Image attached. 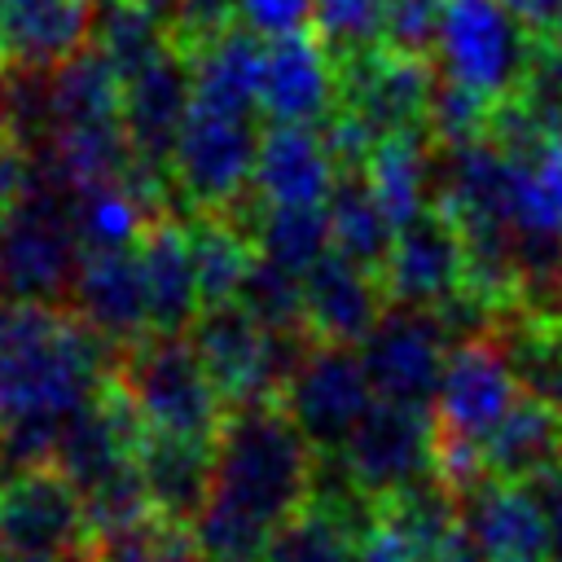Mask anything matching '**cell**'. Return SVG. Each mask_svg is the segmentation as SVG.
<instances>
[{
  "label": "cell",
  "mask_w": 562,
  "mask_h": 562,
  "mask_svg": "<svg viewBox=\"0 0 562 562\" xmlns=\"http://www.w3.org/2000/svg\"><path fill=\"white\" fill-rule=\"evenodd\" d=\"M92 40V0H0V66L48 75Z\"/></svg>",
  "instance_id": "e0dca14e"
},
{
  "label": "cell",
  "mask_w": 562,
  "mask_h": 562,
  "mask_svg": "<svg viewBox=\"0 0 562 562\" xmlns=\"http://www.w3.org/2000/svg\"><path fill=\"white\" fill-rule=\"evenodd\" d=\"M307 31L334 61L382 48V0H312Z\"/></svg>",
  "instance_id": "e575fe53"
},
{
  "label": "cell",
  "mask_w": 562,
  "mask_h": 562,
  "mask_svg": "<svg viewBox=\"0 0 562 562\" xmlns=\"http://www.w3.org/2000/svg\"><path fill=\"white\" fill-rule=\"evenodd\" d=\"M338 167L325 149L321 127L268 123L255 158V189L277 206H321L329 202Z\"/></svg>",
  "instance_id": "ffe728a7"
},
{
  "label": "cell",
  "mask_w": 562,
  "mask_h": 562,
  "mask_svg": "<svg viewBox=\"0 0 562 562\" xmlns=\"http://www.w3.org/2000/svg\"><path fill=\"white\" fill-rule=\"evenodd\" d=\"M303 303H307L312 338L316 342H342V347H360L386 312L382 281L373 272L347 263L338 250H329L303 277Z\"/></svg>",
  "instance_id": "d6986e66"
},
{
  "label": "cell",
  "mask_w": 562,
  "mask_h": 562,
  "mask_svg": "<svg viewBox=\"0 0 562 562\" xmlns=\"http://www.w3.org/2000/svg\"><path fill=\"white\" fill-rule=\"evenodd\" d=\"M321 136H325V149H329V158H334L338 171H364L369 158H373V149H378V140H382V136H378L356 110H347V105H334V114L321 123Z\"/></svg>",
  "instance_id": "ab89813d"
},
{
  "label": "cell",
  "mask_w": 562,
  "mask_h": 562,
  "mask_svg": "<svg viewBox=\"0 0 562 562\" xmlns=\"http://www.w3.org/2000/svg\"><path fill=\"white\" fill-rule=\"evenodd\" d=\"M92 522L79 487L48 461L0 479V558L18 562H83Z\"/></svg>",
  "instance_id": "8992f818"
},
{
  "label": "cell",
  "mask_w": 562,
  "mask_h": 562,
  "mask_svg": "<svg viewBox=\"0 0 562 562\" xmlns=\"http://www.w3.org/2000/svg\"><path fill=\"white\" fill-rule=\"evenodd\" d=\"M140 474H145V492H149L154 514L193 527L206 496H211L215 443L149 435L145 448H140Z\"/></svg>",
  "instance_id": "d4e9b609"
},
{
  "label": "cell",
  "mask_w": 562,
  "mask_h": 562,
  "mask_svg": "<svg viewBox=\"0 0 562 562\" xmlns=\"http://www.w3.org/2000/svg\"><path fill=\"white\" fill-rule=\"evenodd\" d=\"M114 378L127 386L149 435L215 443L228 417V404L189 334H145L114 356Z\"/></svg>",
  "instance_id": "277c9868"
},
{
  "label": "cell",
  "mask_w": 562,
  "mask_h": 562,
  "mask_svg": "<svg viewBox=\"0 0 562 562\" xmlns=\"http://www.w3.org/2000/svg\"><path fill=\"white\" fill-rule=\"evenodd\" d=\"M382 294L400 307H435L465 281V237L439 211L426 206L413 224L395 233L391 259L382 268Z\"/></svg>",
  "instance_id": "9a60e30c"
},
{
  "label": "cell",
  "mask_w": 562,
  "mask_h": 562,
  "mask_svg": "<svg viewBox=\"0 0 562 562\" xmlns=\"http://www.w3.org/2000/svg\"><path fill=\"white\" fill-rule=\"evenodd\" d=\"M483 461L492 483H531L536 474L562 465V408L522 391L483 439Z\"/></svg>",
  "instance_id": "cb8c5ba5"
},
{
  "label": "cell",
  "mask_w": 562,
  "mask_h": 562,
  "mask_svg": "<svg viewBox=\"0 0 562 562\" xmlns=\"http://www.w3.org/2000/svg\"><path fill=\"white\" fill-rule=\"evenodd\" d=\"M549 40H553V44H558V48H562V22H558V26H553V35H549Z\"/></svg>",
  "instance_id": "c3c4849f"
},
{
  "label": "cell",
  "mask_w": 562,
  "mask_h": 562,
  "mask_svg": "<svg viewBox=\"0 0 562 562\" xmlns=\"http://www.w3.org/2000/svg\"><path fill=\"white\" fill-rule=\"evenodd\" d=\"M338 105V70L312 31L268 40L263 66V114L268 123L321 127Z\"/></svg>",
  "instance_id": "ac0fdd59"
},
{
  "label": "cell",
  "mask_w": 562,
  "mask_h": 562,
  "mask_svg": "<svg viewBox=\"0 0 562 562\" xmlns=\"http://www.w3.org/2000/svg\"><path fill=\"white\" fill-rule=\"evenodd\" d=\"M237 303L263 325V329H307V303H303V277L255 255Z\"/></svg>",
  "instance_id": "836d02e7"
},
{
  "label": "cell",
  "mask_w": 562,
  "mask_h": 562,
  "mask_svg": "<svg viewBox=\"0 0 562 562\" xmlns=\"http://www.w3.org/2000/svg\"><path fill=\"white\" fill-rule=\"evenodd\" d=\"M334 70H338V105L356 110L378 136L426 132V105L439 79V61L369 48L347 61H334Z\"/></svg>",
  "instance_id": "8fae6325"
},
{
  "label": "cell",
  "mask_w": 562,
  "mask_h": 562,
  "mask_svg": "<svg viewBox=\"0 0 562 562\" xmlns=\"http://www.w3.org/2000/svg\"><path fill=\"white\" fill-rule=\"evenodd\" d=\"M0 562H18V558H0Z\"/></svg>",
  "instance_id": "681fc988"
},
{
  "label": "cell",
  "mask_w": 562,
  "mask_h": 562,
  "mask_svg": "<svg viewBox=\"0 0 562 562\" xmlns=\"http://www.w3.org/2000/svg\"><path fill=\"white\" fill-rule=\"evenodd\" d=\"M259 127L241 114H220L206 105H193L176 154H171V180L184 211H228L241 193L255 189V158H259Z\"/></svg>",
  "instance_id": "ba28073f"
},
{
  "label": "cell",
  "mask_w": 562,
  "mask_h": 562,
  "mask_svg": "<svg viewBox=\"0 0 562 562\" xmlns=\"http://www.w3.org/2000/svg\"><path fill=\"white\" fill-rule=\"evenodd\" d=\"M518 395L522 386H518V373L501 338H470L448 351L430 417H435V430L483 443L492 426L514 408Z\"/></svg>",
  "instance_id": "4fadbf2b"
},
{
  "label": "cell",
  "mask_w": 562,
  "mask_h": 562,
  "mask_svg": "<svg viewBox=\"0 0 562 562\" xmlns=\"http://www.w3.org/2000/svg\"><path fill=\"white\" fill-rule=\"evenodd\" d=\"M255 250L299 277H307L329 250H334V233H329V211L321 206H277L268 202L255 228Z\"/></svg>",
  "instance_id": "4dcf8cb0"
},
{
  "label": "cell",
  "mask_w": 562,
  "mask_h": 562,
  "mask_svg": "<svg viewBox=\"0 0 562 562\" xmlns=\"http://www.w3.org/2000/svg\"><path fill=\"white\" fill-rule=\"evenodd\" d=\"M325 211H329L334 250H338L347 263H356V268L382 277V268H386V259H391V246H395V228H391V220L382 215V206H378V198H373L364 171H338Z\"/></svg>",
  "instance_id": "f1b7e54d"
},
{
  "label": "cell",
  "mask_w": 562,
  "mask_h": 562,
  "mask_svg": "<svg viewBox=\"0 0 562 562\" xmlns=\"http://www.w3.org/2000/svg\"><path fill=\"white\" fill-rule=\"evenodd\" d=\"M443 9L448 0H382V48L435 61Z\"/></svg>",
  "instance_id": "8d00e7d4"
},
{
  "label": "cell",
  "mask_w": 562,
  "mask_h": 562,
  "mask_svg": "<svg viewBox=\"0 0 562 562\" xmlns=\"http://www.w3.org/2000/svg\"><path fill=\"white\" fill-rule=\"evenodd\" d=\"M325 461H338L356 492L386 505L435 474V417L422 404L378 395L347 435L342 452Z\"/></svg>",
  "instance_id": "52a82bcc"
},
{
  "label": "cell",
  "mask_w": 562,
  "mask_h": 562,
  "mask_svg": "<svg viewBox=\"0 0 562 562\" xmlns=\"http://www.w3.org/2000/svg\"><path fill=\"white\" fill-rule=\"evenodd\" d=\"M70 193L31 167L26 189L0 220V294L13 303H66L83 241L75 233Z\"/></svg>",
  "instance_id": "3957f363"
},
{
  "label": "cell",
  "mask_w": 562,
  "mask_h": 562,
  "mask_svg": "<svg viewBox=\"0 0 562 562\" xmlns=\"http://www.w3.org/2000/svg\"><path fill=\"white\" fill-rule=\"evenodd\" d=\"M316 452L285 404H237L215 435L211 496L193 522L206 562H259L272 531L312 501Z\"/></svg>",
  "instance_id": "6da1fadb"
},
{
  "label": "cell",
  "mask_w": 562,
  "mask_h": 562,
  "mask_svg": "<svg viewBox=\"0 0 562 562\" xmlns=\"http://www.w3.org/2000/svg\"><path fill=\"white\" fill-rule=\"evenodd\" d=\"M237 13L250 31L263 40H281L294 31H307L312 22V0H237Z\"/></svg>",
  "instance_id": "b9f144b4"
},
{
  "label": "cell",
  "mask_w": 562,
  "mask_h": 562,
  "mask_svg": "<svg viewBox=\"0 0 562 562\" xmlns=\"http://www.w3.org/2000/svg\"><path fill=\"white\" fill-rule=\"evenodd\" d=\"M114 356L70 303H18L0 334V430H61L114 373Z\"/></svg>",
  "instance_id": "7a4b0ae2"
},
{
  "label": "cell",
  "mask_w": 562,
  "mask_h": 562,
  "mask_svg": "<svg viewBox=\"0 0 562 562\" xmlns=\"http://www.w3.org/2000/svg\"><path fill=\"white\" fill-rule=\"evenodd\" d=\"M237 18H241V13H237V0H180L176 18H171V26H167V40H171L180 53L198 57L206 44H215L224 31H233Z\"/></svg>",
  "instance_id": "f35d334b"
},
{
  "label": "cell",
  "mask_w": 562,
  "mask_h": 562,
  "mask_svg": "<svg viewBox=\"0 0 562 562\" xmlns=\"http://www.w3.org/2000/svg\"><path fill=\"white\" fill-rule=\"evenodd\" d=\"M527 487H531V496H536V505L544 514V527H549V540H553V558H562V465L536 474Z\"/></svg>",
  "instance_id": "ee69618b"
},
{
  "label": "cell",
  "mask_w": 562,
  "mask_h": 562,
  "mask_svg": "<svg viewBox=\"0 0 562 562\" xmlns=\"http://www.w3.org/2000/svg\"><path fill=\"white\" fill-rule=\"evenodd\" d=\"M518 97L540 119V127L553 140H562V48L553 40H536L531 61H527V75L518 83Z\"/></svg>",
  "instance_id": "74e56055"
},
{
  "label": "cell",
  "mask_w": 562,
  "mask_h": 562,
  "mask_svg": "<svg viewBox=\"0 0 562 562\" xmlns=\"http://www.w3.org/2000/svg\"><path fill=\"white\" fill-rule=\"evenodd\" d=\"M356 562H422V553H417L408 527L400 522V514L378 505L373 522L356 540Z\"/></svg>",
  "instance_id": "60d3db41"
},
{
  "label": "cell",
  "mask_w": 562,
  "mask_h": 562,
  "mask_svg": "<svg viewBox=\"0 0 562 562\" xmlns=\"http://www.w3.org/2000/svg\"><path fill=\"white\" fill-rule=\"evenodd\" d=\"M13 307H18V303L0 294V334H4V325H9V316H13Z\"/></svg>",
  "instance_id": "7dc6e473"
},
{
  "label": "cell",
  "mask_w": 562,
  "mask_h": 562,
  "mask_svg": "<svg viewBox=\"0 0 562 562\" xmlns=\"http://www.w3.org/2000/svg\"><path fill=\"white\" fill-rule=\"evenodd\" d=\"M373 400L378 391L364 373L360 347H342V342H312V351L303 356V364L294 369L281 395L285 413L294 417V426L303 430L316 457H338Z\"/></svg>",
  "instance_id": "30bf717a"
},
{
  "label": "cell",
  "mask_w": 562,
  "mask_h": 562,
  "mask_svg": "<svg viewBox=\"0 0 562 562\" xmlns=\"http://www.w3.org/2000/svg\"><path fill=\"white\" fill-rule=\"evenodd\" d=\"M448 351L452 347H448V334L439 329L435 312L430 307H400V303H386L382 321L360 342V360H364L373 391L382 400L422 404V408L435 404Z\"/></svg>",
  "instance_id": "7c38bea8"
},
{
  "label": "cell",
  "mask_w": 562,
  "mask_h": 562,
  "mask_svg": "<svg viewBox=\"0 0 562 562\" xmlns=\"http://www.w3.org/2000/svg\"><path fill=\"white\" fill-rule=\"evenodd\" d=\"M531 48L536 35H527L501 0H448L435 61L448 79L501 101L518 92Z\"/></svg>",
  "instance_id": "9c48e42d"
},
{
  "label": "cell",
  "mask_w": 562,
  "mask_h": 562,
  "mask_svg": "<svg viewBox=\"0 0 562 562\" xmlns=\"http://www.w3.org/2000/svg\"><path fill=\"white\" fill-rule=\"evenodd\" d=\"M4 105H9V70L0 66V127H4Z\"/></svg>",
  "instance_id": "bcb514c9"
},
{
  "label": "cell",
  "mask_w": 562,
  "mask_h": 562,
  "mask_svg": "<svg viewBox=\"0 0 562 562\" xmlns=\"http://www.w3.org/2000/svg\"><path fill=\"white\" fill-rule=\"evenodd\" d=\"M184 233H189V250H193L202 307L237 303L241 281L259 255L255 237L224 211H184Z\"/></svg>",
  "instance_id": "4316f807"
},
{
  "label": "cell",
  "mask_w": 562,
  "mask_h": 562,
  "mask_svg": "<svg viewBox=\"0 0 562 562\" xmlns=\"http://www.w3.org/2000/svg\"><path fill=\"white\" fill-rule=\"evenodd\" d=\"M101 123H123V75L88 44L70 61L48 70V136Z\"/></svg>",
  "instance_id": "484cf974"
},
{
  "label": "cell",
  "mask_w": 562,
  "mask_h": 562,
  "mask_svg": "<svg viewBox=\"0 0 562 562\" xmlns=\"http://www.w3.org/2000/svg\"><path fill=\"white\" fill-rule=\"evenodd\" d=\"M136 259H140L145 290H149L154 334H189L193 321L202 316V294H198V272H193L184 215L149 220V228L136 241Z\"/></svg>",
  "instance_id": "44dd1931"
},
{
  "label": "cell",
  "mask_w": 562,
  "mask_h": 562,
  "mask_svg": "<svg viewBox=\"0 0 562 562\" xmlns=\"http://www.w3.org/2000/svg\"><path fill=\"white\" fill-rule=\"evenodd\" d=\"M553 562H562V558H553Z\"/></svg>",
  "instance_id": "f907efd6"
},
{
  "label": "cell",
  "mask_w": 562,
  "mask_h": 562,
  "mask_svg": "<svg viewBox=\"0 0 562 562\" xmlns=\"http://www.w3.org/2000/svg\"><path fill=\"white\" fill-rule=\"evenodd\" d=\"M83 562H206V558L198 549L193 527L149 514L123 531L92 536V549Z\"/></svg>",
  "instance_id": "d6a6232c"
},
{
  "label": "cell",
  "mask_w": 562,
  "mask_h": 562,
  "mask_svg": "<svg viewBox=\"0 0 562 562\" xmlns=\"http://www.w3.org/2000/svg\"><path fill=\"white\" fill-rule=\"evenodd\" d=\"M189 338L228 408L263 400L281 404L294 369L316 342L312 329H263L241 303L202 307Z\"/></svg>",
  "instance_id": "5b68a950"
},
{
  "label": "cell",
  "mask_w": 562,
  "mask_h": 562,
  "mask_svg": "<svg viewBox=\"0 0 562 562\" xmlns=\"http://www.w3.org/2000/svg\"><path fill=\"white\" fill-rule=\"evenodd\" d=\"M26 176H31V154L0 127V220L18 202V193L26 189Z\"/></svg>",
  "instance_id": "7bdbcfd3"
},
{
  "label": "cell",
  "mask_w": 562,
  "mask_h": 562,
  "mask_svg": "<svg viewBox=\"0 0 562 562\" xmlns=\"http://www.w3.org/2000/svg\"><path fill=\"white\" fill-rule=\"evenodd\" d=\"M509 13H514V22L527 31V35H536V40H549L553 35V26L562 22V0H501Z\"/></svg>",
  "instance_id": "f6af8a7d"
},
{
  "label": "cell",
  "mask_w": 562,
  "mask_h": 562,
  "mask_svg": "<svg viewBox=\"0 0 562 562\" xmlns=\"http://www.w3.org/2000/svg\"><path fill=\"white\" fill-rule=\"evenodd\" d=\"M461 518L470 522L487 562H549L553 540L544 514L527 483H483L461 501Z\"/></svg>",
  "instance_id": "7402d4cb"
},
{
  "label": "cell",
  "mask_w": 562,
  "mask_h": 562,
  "mask_svg": "<svg viewBox=\"0 0 562 562\" xmlns=\"http://www.w3.org/2000/svg\"><path fill=\"white\" fill-rule=\"evenodd\" d=\"M70 211H75V233H79L83 250H127L140 241L149 220H158L123 180L75 193Z\"/></svg>",
  "instance_id": "1f68e13d"
},
{
  "label": "cell",
  "mask_w": 562,
  "mask_h": 562,
  "mask_svg": "<svg viewBox=\"0 0 562 562\" xmlns=\"http://www.w3.org/2000/svg\"><path fill=\"white\" fill-rule=\"evenodd\" d=\"M430 162H435V145L426 132H404V136L378 140V149L364 167V180L395 233L430 206Z\"/></svg>",
  "instance_id": "83f0119b"
},
{
  "label": "cell",
  "mask_w": 562,
  "mask_h": 562,
  "mask_svg": "<svg viewBox=\"0 0 562 562\" xmlns=\"http://www.w3.org/2000/svg\"><path fill=\"white\" fill-rule=\"evenodd\" d=\"M263 66L268 40L237 22L193 57V105L255 119V110H263Z\"/></svg>",
  "instance_id": "603a6c76"
},
{
  "label": "cell",
  "mask_w": 562,
  "mask_h": 562,
  "mask_svg": "<svg viewBox=\"0 0 562 562\" xmlns=\"http://www.w3.org/2000/svg\"><path fill=\"white\" fill-rule=\"evenodd\" d=\"M114 351L140 342L154 334L149 321V290L136 259V246L127 250H83L70 299H66Z\"/></svg>",
  "instance_id": "2e32d148"
},
{
  "label": "cell",
  "mask_w": 562,
  "mask_h": 562,
  "mask_svg": "<svg viewBox=\"0 0 562 562\" xmlns=\"http://www.w3.org/2000/svg\"><path fill=\"white\" fill-rule=\"evenodd\" d=\"M193 110V57L167 44L154 61L123 79V127L136 162L171 171L180 127Z\"/></svg>",
  "instance_id": "5bb4252c"
},
{
  "label": "cell",
  "mask_w": 562,
  "mask_h": 562,
  "mask_svg": "<svg viewBox=\"0 0 562 562\" xmlns=\"http://www.w3.org/2000/svg\"><path fill=\"white\" fill-rule=\"evenodd\" d=\"M518 386L553 408H562V307H522L496 329Z\"/></svg>",
  "instance_id": "f546056e"
},
{
  "label": "cell",
  "mask_w": 562,
  "mask_h": 562,
  "mask_svg": "<svg viewBox=\"0 0 562 562\" xmlns=\"http://www.w3.org/2000/svg\"><path fill=\"white\" fill-rule=\"evenodd\" d=\"M487 114H492V101L483 92H474V88H465V83H457V79H448L439 70L430 105H426V136H430L435 149L483 140Z\"/></svg>",
  "instance_id": "d590c367"
}]
</instances>
